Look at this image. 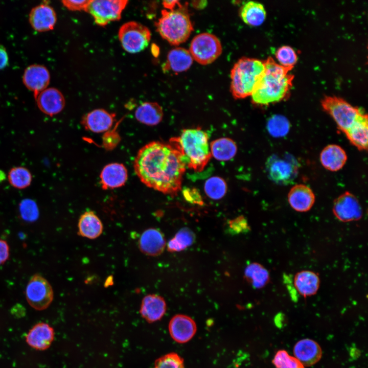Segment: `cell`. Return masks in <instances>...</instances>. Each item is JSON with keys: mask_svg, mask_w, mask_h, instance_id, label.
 Instances as JSON below:
<instances>
[{"mask_svg": "<svg viewBox=\"0 0 368 368\" xmlns=\"http://www.w3.org/2000/svg\"><path fill=\"white\" fill-rule=\"evenodd\" d=\"M133 167L145 186L171 195L180 190L186 169L180 152L169 143L159 141L149 143L139 150Z\"/></svg>", "mask_w": 368, "mask_h": 368, "instance_id": "obj_1", "label": "cell"}, {"mask_svg": "<svg viewBox=\"0 0 368 368\" xmlns=\"http://www.w3.org/2000/svg\"><path fill=\"white\" fill-rule=\"evenodd\" d=\"M19 212L21 218L28 221L36 220L39 215L37 204L30 199H26L21 201L19 204Z\"/></svg>", "mask_w": 368, "mask_h": 368, "instance_id": "obj_39", "label": "cell"}, {"mask_svg": "<svg viewBox=\"0 0 368 368\" xmlns=\"http://www.w3.org/2000/svg\"><path fill=\"white\" fill-rule=\"evenodd\" d=\"M194 233L188 227L180 229L168 243L167 248L170 252L183 250L192 245L195 241Z\"/></svg>", "mask_w": 368, "mask_h": 368, "instance_id": "obj_33", "label": "cell"}, {"mask_svg": "<svg viewBox=\"0 0 368 368\" xmlns=\"http://www.w3.org/2000/svg\"><path fill=\"white\" fill-rule=\"evenodd\" d=\"M54 338L53 328L48 324L40 322L35 324L28 332L25 339L33 349L43 351L48 349Z\"/></svg>", "mask_w": 368, "mask_h": 368, "instance_id": "obj_17", "label": "cell"}, {"mask_svg": "<svg viewBox=\"0 0 368 368\" xmlns=\"http://www.w3.org/2000/svg\"><path fill=\"white\" fill-rule=\"evenodd\" d=\"M9 57L6 48L0 44V70L5 68L8 64Z\"/></svg>", "mask_w": 368, "mask_h": 368, "instance_id": "obj_45", "label": "cell"}, {"mask_svg": "<svg viewBox=\"0 0 368 368\" xmlns=\"http://www.w3.org/2000/svg\"><path fill=\"white\" fill-rule=\"evenodd\" d=\"M8 180L13 188L20 190L24 189L30 186L32 181V175L27 168L17 166L9 170Z\"/></svg>", "mask_w": 368, "mask_h": 368, "instance_id": "obj_34", "label": "cell"}, {"mask_svg": "<svg viewBox=\"0 0 368 368\" xmlns=\"http://www.w3.org/2000/svg\"><path fill=\"white\" fill-rule=\"evenodd\" d=\"M163 115L162 107L156 102H144L137 107L135 111L136 119L148 126H154L159 123Z\"/></svg>", "mask_w": 368, "mask_h": 368, "instance_id": "obj_28", "label": "cell"}, {"mask_svg": "<svg viewBox=\"0 0 368 368\" xmlns=\"http://www.w3.org/2000/svg\"><path fill=\"white\" fill-rule=\"evenodd\" d=\"M163 5L165 8L169 10H174L177 5L181 6L178 1H164L163 2Z\"/></svg>", "mask_w": 368, "mask_h": 368, "instance_id": "obj_46", "label": "cell"}, {"mask_svg": "<svg viewBox=\"0 0 368 368\" xmlns=\"http://www.w3.org/2000/svg\"><path fill=\"white\" fill-rule=\"evenodd\" d=\"M102 188L105 190L118 188L124 186L128 178V172L122 164L113 163L106 165L100 175Z\"/></svg>", "mask_w": 368, "mask_h": 368, "instance_id": "obj_18", "label": "cell"}, {"mask_svg": "<svg viewBox=\"0 0 368 368\" xmlns=\"http://www.w3.org/2000/svg\"><path fill=\"white\" fill-rule=\"evenodd\" d=\"M127 3L126 0H90L86 11L97 25L103 27L119 20Z\"/></svg>", "mask_w": 368, "mask_h": 368, "instance_id": "obj_10", "label": "cell"}, {"mask_svg": "<svg viewBox=\"0 0 368 368\" xmlns=\"http://www.w3.org/2000/svg\"><path fill=\"white\" fill-rule=\"evenodd\" d=\"M264 71L256 83L251 95L254 104L268 105L286 97L292 86L293 75L287 67L276 63L271 57L264 61Z\"/></svg>", "mask_w": 368, "mask_h": 368, "instance_id": "obj_2", "label": "cell"}, {"mask_svg": "<svg viewBox=\"0 0 368 368\" xmlns=\"http://www.w3.org/2000/svg\"><path fill=\"white\" fill-rule=\"evenodd\" d=\"M290 123L284 116L280 114L272 116L268 121L267 129L270 134L274 137H282L287 134Z\"/></svg>", "mask_w": 368, "mask_h": 368, "instance_id": "obj_36", "label": "cell"}, {"mask_svg": "<svg viewBox=\"0 0 368 368\" xmlns=\"http://www.w3.org/2000/svg\"><path fill=\"white\" fill-rule=\"evenodd\" d=\"M321 104L334 119L338 129L344 133L366 114L360 108L336 96H326Z\"/></svg>", "mask_w": 368, "mask_h": 368, "instance_id": "obj_6", "label": "cell"}, {"mask_svg": "<svg viewBox=\"0 0 368 368\" xmlns=\"http://www.w3.org/2000/svg\"><path fill=\"white\" fill-rule=\"evenodd\" d=\"M244 277L247 282L256 289L264 287L270 280L269 273L267 269L256 262L250 263L245 268Z\"/></svg>", "mask_w": 368, "mask_h": 368, "instance_id": "obj_32", "label": "cell"}, {"mask_svg": "<svg viewBox=\"0 0 368 368\" xmlns=\"http://www.w3.org/2000/svg\"><path fill=\"white\" fill-rule=\"evenodd\" d=\"M293 282L296 290L304 297L315 294L320 285L318 275L310 270H302L296 273Z\"/></svg>", "mask_w": 368, "mask_h": 368, "instance_id": "obj_25", "label": "cell"}, {"mask_svg": "<svg viewBox=\"0 0 368 368\" xmlns=\"http://www.w3.org/2000/svg\"><path fill=\"white\" fill-rule=\"evenodd\" d=\"M204 189L205 194L209 198L213 200H219L226 194L227 185L221 177L213 176L206 180Z\"/></svg>", "mask_w": 368, "mask_h": 368, "instance_id": "obj_35", "label": "cell"}, {"mask_svg": "<svg viewBox=\"0 0 368 368\" xmlns=\"http://www.w3.org/2000/svg\"><path fill=\"white\" fill-rule=\"evenodd\" d=\"M39 110L52 117L60 112L65 106V99L60 90L54 87L47 88L35 98Z\"/></svg>", "mask_w": 368, "mask_h": 368, "instance_id": "obj_14", "label": "cell"}, {"mask_svg": "<svg viewBox=\"0 0 368 368\" xmlns=\"http://www.w3.org/2000/svg\"><path fill=\"white\" fill-rule=\"evenodd\" d=\"M153 368H183V362L178 355L171 353L158 359Z\"/></svg>", "mask_w": 368, "mask_h": 368, "instance_id": "obj_40", "label": "cell"}, {"mask_svg": "<svg viewBox=\"0 0 368 368\" xmlns=\"http://www.w3.org/2000/svg\"><path fill=\"white\" fill-rule=\"evenodd\" d=\"M166 245L165 237L158 229L150 228L145 230L139 239L141 251L150 256H157L164 251Z\"/></svg>", "mask_w": 368, "mask_h": 368, "instance_id": "obj_22", "label": "cell"}, {"mask_svg": "<svg viewBox=\"0 0 368 368\" xmlns=\"http://www.w3.org/2000/svg\"><path fill=\"white\" fill-rule=\"evenodd\" d=\"M90 0H64L62 1L63 5L68 10L71 11H86Z\"/></svg>", "mask_w": 368, "mask_h": 368, "instance_id": "obj_43", "label": "cell"}, {"mask_svg": "<svg viewBox=\"0 0 368 368\" xmlns=\"http://www.w3.org/2000/svg\"><path fill=\"white\" fill-rule=\"evenodd\" d=\"M164 299L157 294L145 296L142 302L140 312L143 317L150 323L161 319L166 311Z\"/></svg>", "mask_w": 368, "mask_h": 368, "instance_id": "obj_23", "label": "cell"}, {"mask_svg": "<svg viewBox=\"0 0 368 368\" xmlns=\"http://www.w3.org/2000/svg\"><path fill=\"white\" fill-rule=\"evenodd\" d=\"M322 166L329 171L335 172L340 170L345 165L347 155L340 146L330 144L325 147L320 154Z\"/></svg>", "mask_w": 368, "mask_h": 368, "instance_id": "obj_24", "label": "cell"}, {"mask_svg": "<svg viewBox=\"0 0 368 368\" xmlns=\"http://www.w3.org/2000/svg\"><path fill=\"white\" fill-rule=\"evenodd\" d=\"M155 26L160 35L173 45L185 42L193 30L190 16L182 7L173 10H163Z\"/></svg>", "mask_w": 368, "mask_h": 368, "instance_id": "obj_5", "label": "cell"}, {"mask_svg": "<svg viewBox=\"0 0 368 368\" xmlns=\"http://www.w3.org/2000/svg\"><path fill=\"white\" fill-rule=\"evenodd\" d=\"M169 331L173 339L178 343H183L193 337L196 332V325L190 317L178 314L170 320Z\"/></svg>", "mask_w": 368, "mask_h": 368, "instance_id": "obj_16", "label": "cell"}, {"mask_svg": "<svg viewBox=\"0 0 368 368\" xmlns=\"http://www.w3.org/2000/svg\"><path fill=\"white\" fill-rule=\"evenodd\" d=\"M332 211L335 216L343 222L358 220L362 215L358 200L349 192L342 193L334 200Z\"/></svg>", "mask_w": 368, "mask_h": 368, "instance_id": "obj_12", "label": "cell"}, {"mask_svg": "<svg viewBox=\"0 0 368 368\" xmlns=\"http://www.w3.org/2000/svg\"><path fill=\"white\" fill-rule=\"evenodd\" d=\"M22 81L25 86L34 95L35 98L42 91L48 88L50 81L48 69L40 64H32L25 70Z\"/></svg>", "mask_w": 368, "mask_h": 368, "instance_id": "obj_13", "label": "cell"}, {"mask_svg": "<svg viewBox=\"0 0 368 368\" xmlns=\"http://www.w3.org/2000/svg\"><path fill=\"white\" fill-rule=\"evenodd\" d=\"M294 357L304 366L316 363L322 356V351L317 342L310 339L298 341L293 349Z\"/></svg>", "mask_w": 368, "mask_h": 368, "instance_id": "obj_20", "label": "cell"}, {"mask_svg": "<svg viewBox=\"0 0 368 368\" xmlns=\"http://www.w3.org/2000/svg\"><path fill=\"white\" fill-rule=\"evenodd\" d=\"M29 22L32 28L39 32L53 30L57 21L54 9L46 3L33 8L29 14Z\"/></svg>", "mask_w": 368, "mask_h": 368, "instance_id": "obj_15", "label": "cell"}, {"mask_svg": "<svg viewBox=\"0 0 368 368\" xmlns=\"http://www.w3.org/2000/svg\"><path fill=\"white\" fill-rule=\"evenodd\" d=\"M151 36V32L147 27L134 21L122 25L118 32L122 48L129 53L144 50L148 45Z\"/></svg>", "mask_w": 368, "mask_h": 368, "instance_id": "obj_8", "label": "cell"}, {"mask_svg": "<svg viewBox=\"0 0 368 368\" xmlns=\"http://www.w3.org/2000/svg\"><path fill=\"white\" fill-rule=\"evenodd\" d=\"M211 155L215 159L226 161L233 158L237 151V147L235 142L227 137H222L216 139L210 144Z\"/></svg>", "mask_w": 368, "mask_h": 368, "instance_id": "obj_30", "label": "cell"}, {"mask_svg": "<svg viewBox=\"0 0 368 368\" xmlns=\"http://www.w3.org/2000/svg\"><path fill=\"white\" fill-rule=\"evenodd\" d=\"M351 143L359 150H366L368 140L367 116L365 114L345 133Z\"/></svg>", "mask_w": 368, "mask_h": 368, "instance_id": "obj_29", "label": "cell"}, {"mask_svg": "<svg viewBox=\"0 0 368 368\" xmlns=\"http://www.w3.org/2000/svg\"><path fill=\"white\" fill-rule=\"evenodd\" d=\"M272 362L276 368H305L297 359L285 350L278 351Z\"/></svg>", "mask_w": 368, "mask_h": 368, "instance_id": "obj_37", "label": "cell"}, {"mask_svg": "<svg viewBox=\"0 0 368 368\" xmlns=\"http://www.w3.org/2000/svg\"><path fill=\"white\" fill-rule=\"evenodd\" d=\"M275 57L281 65L287 67H293L297 61L295 52L291 47L283 45L275 52Z\"/></svg>", "mask_w": 368, "mask_h": 368, "instance_id": "obj_38", "label": "cell"}, {"mask_svg": "<svg viewBox=\"0 0 368 368\" xmlns=\"http://www.w3.org/2000/svg\"><path fill=\"white\" fill-rule=\"evenodd\" d=\"M9 249L7 242L0 239V265L7 261L9 257Z\"/></svg>", "mask_w": 368, "mask_h": 368, "instance_id": "obj_44", "label": "cell"}, {"mask_svg": "<svg viewBox=\"0 0 368 368\" xmlns=\"http://www.w3.org/2000/svg\"><path fill=\"white\" fill-rule=\"evenodd\" d=\"M227 230L229 234L236 235L248 232L250 227L246 218L240 216L228 222Z\"/></svg>", "mask_w": 368, "mask_h": 368, "instance_id": "obj_41", "label": "cell"}, {"mask_svg": "<svg viewBox=\"0 0 368 368\" xmlns=\"http://www.w3.org/2000/svg\"><path fill=\"white\" fill-rule=\"evenodd\" d=\"M78 227L79 234L90 239L99 237L103 229L101 220L93 211L85 212L80 216Z\"/></svg>", "mask_w": 368, "mask_h": 368, "instance_id": "obj_26", "label": "cell"}, {"mask_svg": "<svg viewBox=\"0 0 368 368\" xmlns=\"http://www.w3.org/2000/svg\"><path fill=\"white\" fill-rule=\"evenodd\" d=\"M288 201L291 207L299 212L310 210L315 202V195L312 190L303 184L294 185L288 194Z\"/></svg>", "mask_w": 368, "mask_h": 368, "instance_id": "obj_21", "label": "cell"}, {"mask_svg": "<svg viewBox=\"0 0 368 368\" xmlns=\"http://www.w3.org/2000/svg\"><path fill=\"white\" fill-rule=\"evenodd\" d=\"M183 196L189 202L198 205H202L203 201L199 192L196 188H186L182 191Z\"/></svg>", "mask_w": 368, "mask_h": 368, "instance_id": "obj_42", "label": "cell"}, {"mask_svg": "<svg viewBox=\"0 0 368 368\" xmlns=\"http://www.w3.org/2000/svg\"><path fill=\"white\" fill-rule=\"evenodd\" d=\"M169 143L180 152L186 167L195 172L202 171L212 156L208 134L199 128L184 129Z\"/></svg>", "mask_w": 368, "mask_h": 368, "instance_id": "obj_3", "label": "cell"}, {"mask_svg": "<svg viewBox=\"0 0 368 368\" xmlns=\"http://www.w3.org/2000/svg\"><path fill=\"white\" fill-rule=\"evenodd\" d=\"M298 164L287 153L270 156L266 163V171L270 180L279 185H288L296 178Z\"/></svg>", "mask_w": 368, "mask_h": 368, "instance_id": "obj_7", "label": "cell"}, {"mask_svg": "<svg viewBox=\"0 0 368 368\" xmlns=\"http://www.w3.org/2000/svg\"><path fill=\"white\" fill-rule=\"evenodd\" d=\"M264 70V61L247 57L240 59L231 72V91L234 98L251 96Z\"/></svg>", "mask_w": 368, "mask_h": 368, "instance_id": "obj_4", "label": "cell"}, {"mask_svg": "<svg viewBox=\"0 0 368 368\" xmlns=\"http://www.w3.org/2000/svg\"><path fill=\"white\" fill-rule=\"evenodd\" d=\"M266 11L263 5L254 1L246 3L240 11V16L243 21L253 26L261 25L266 18Z\"/></svg>", "mask_w": 368, "mask_h": 368, "instance_id": "obj_31", "label": "cell"}, {"mask_svg": "<svg viewBox=\"0 0 368 368\" xmlns=\"http://www.w3.org/2000/svg\"><path fill=\"white\" fill-rule=\"evenodd\" d=\"M193 61L189 51L183 48H176L168 53L164 70H171L176 73L184 72L191 67Z\"/></svg>", "mask_w": 368, "mask_h": 368, "instance_id": "obj_27", "label": "cell"}, {"mask_svg": "<svg viewBox=\"0 0 368 368\" xmlns=\"http://www.w3.org/2000/svg\"><path fill=\"white\" fill-rule=\"evenodd\" d=\"M189 52L198 63L206 65L214 62L222 53L220 40L214 34L202 33L192 39Z\"/></svg>", "mask_w": 368, "mask_h": 368, "instance_id": "obj_9", "label": "cell"}, {"mask_svg": "<svg viewBox=\"0 0 368 368\" xmlns=\"http://www.w3.org/2000/svg\"><path fill=\"white\" fill-rule=\"evenodd\" d=\"M26 296L29 304L37 310L47 308L53 299V291L49 282L39 274L34 275L26 289Z\"/></svg>", "mask_w": 368, "mask_h": 368, "instance_id": "obj_11", "label": "cell"}, {"mask_svg": "<svg viewBox=\"0 0 368 368\" xmlns=\"http://www.w3.org/2000/svg\"><path fill=\"white\" fill-rule=\"evenodd\" d=\"M115 114L103 109H94L82 118V124L85 129L95 133L108 131L113 125Z\"/></svg>", "mask_w": 368, "mask_h": 368, "instance_id": "obj_19", "label": "cell"}]
</instances>
